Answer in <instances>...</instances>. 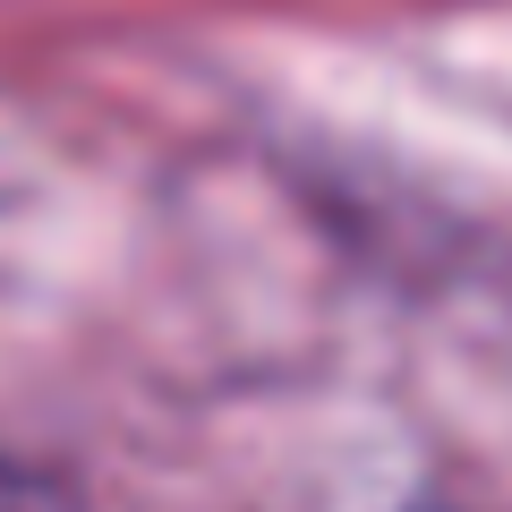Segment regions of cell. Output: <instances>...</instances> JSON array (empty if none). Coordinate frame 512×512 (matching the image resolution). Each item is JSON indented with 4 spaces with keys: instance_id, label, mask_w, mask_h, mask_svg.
I'll list each match as a JSON object with an SVG mask.
<instances>
[{
    "instance_id": "obj_1",
    "label": "cell",
    "mask_w": 512,
    "mask_h": 512,
    "mask_svg": "<svg viewBox=\"0 0 512 512\" xmlns=\"http://www.w3.org/2000/svg\"><path fill=\"white\" fill-rule=\"evenodd\" d=\"M0 512H77V495L35 478V470H18V461H0Z\"/></svg>"
}]
</instances>
